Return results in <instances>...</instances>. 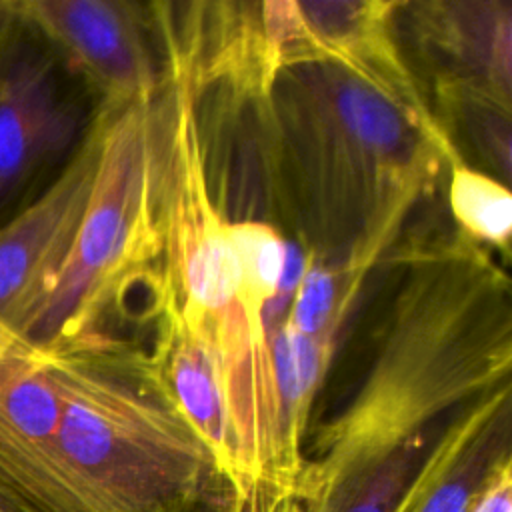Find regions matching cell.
Wrapping results in <instances>:
<instances>
[{
    "instance_id": "obj_1",
    "label": "cell",
    "mask_w": 512,
    "mask_h": 512,
    "mask_svg": "<svg viewBox=\"0 0 512 512\" xmlns=\"http://www.w3.org/2000/svg\"><path fill=\"white\" fill-rule=\"evenodd\" d=\"M276 214L304 252L360 280L462 156L432 118L322 60L280 68L264 100Z\"/></svg>"
},
{
    "instance_id": "obj_2",
    "label": "cell",
    "mask_w": 512,
    "mask_h": 512,
    "mask_svg": "<svg viewBox=\"0 0 512 512\" xmlns=\"http://www.w3.org/2000/svg\"><path fill=\"white\" fill-rule=\"evenodd\" d=\"M158 92L162 186L156 302L174 308L210 346L226 400L238 512H286L290 492L278 448V416L266 336L248 322L228 234V216L210 192L184 66L166 54Z\"/></svg>"
},
{
    "instance_id": "obj_3",
    "label": "cell",
    "mask_w": 512,
    "mask_h": 512,
    "mask_svg": "<svg viewBox=\"0 0 512 512\" xmlns=\"http://www.w3.org/2000/svg\"><path fill=\"white\" fill-rule=\"evenodd\" d=\"M390 252L398 290L362 382L330 422L408 438L510 384L512 290L488 248L458 230Z\"/></svg>"
},
{
    "instance_id": "obj_4",
    "label": "cell",
    "mask_w": 512,
    "mask_h": 512,
    "mask_svg": "<svg viewBox=\"0 0 512 512\" xmlns=\"http://www.w3.org/2000/svg\"><path fill=\"white\" fill-rule=\"evenodd\" d=\"M44 350L62 396L58 452L88 512H238L152 354L114 334Z\"/></svg>"
},
{
    "instance_id": "obj_5",
    "label": "cell",
    "mask_w": 512,
    "mask_h": 512,
    "mask_svg": "<svg viewBox=\"0 0 512 512\" xmlns=\"http://www.w3.org/2000/svg\"><path fill=\"white\" fill-rule=\"evenodd\" d=\"M96 112V176L70 256L26 334L38 348H62L110 334L108 320L118 316L126 292L138 280L154 278L162 250L158 94L122 108L96 104Z\"/></svg>"
},
{
    "instance_id": "obj_6",
    "label": "cell",
    "mask_w": 512,
    "mask_h": 512,
    "mask_svg": "<svg viewBox=\"0 0 512 512\" xmlns=\"http://www.w3.org/2000/svg\"><path fill=\"white\" fill-rule=\"evenodd\" d=\"M86 84L16 0L0 24V226L62 170L92 122Z\"/></svg>"
},
{
    "instance_id": "obj_7",
    "label": "cell",
    "mask_w": 512,
    "mask_h": 512,
    "mask_svg": "<svg viewBox=\"0 0 512 512\" xmlns=\"http://www.w3.org/2000/svg\"><path fill=\"white\" fill-rule=\"evenodd\" d=\"M100 152V116L56 178L0 226V320L26 338L76 240Z\"/></svg>"
},
{
    "instance_id": "obj_8",
    "label": "cell",
    "mask_w": 512,
    "mask_h": 512,
    "mask_svg": "<svg viewBox=\"0 0 512 512\" xmlns=\"http://www.w3.org/2000/svg\"><path fill=\"white\" fill-rule=\"evenodd\" d=\"M28 16L98 94V104L122 108L156 98L162 74L146 44L142 6L124 0H22Z\"/></svg>"
},
{
    "instance_id": "obj_9",
    "label": "cell",
    "mask_w": 512,
    "mask_h": 512,
    "mask_svg": "<svg viewBox=\"0 0 512 512\" xmlns=\"http://www.w3.org/2000/svg\"><path fill=\"white\" fill-rule=\"evenodd\" d=\"M398 20L432 86L464 84L512 104V2H400Z\"/></svg>"
},
{
    "instance_id": "obj_10",
    "label": "cell",
    "mask_w": 512,
    "mask_h": 512,
    "mask_svg": "<svg viewBox=\"0 0 512 512\" xmlns=\"http://www.w3.org/2000/svg\"><path fill=\"white\" fill-rule=\"evenodd\" d=\"M506 464H512L510 384L450 418L396 512H468L480 490Z\"/></svg>"
},
{
    "instance_id": "obj_11",
    "label": "cell",
    "mask_w": 512,
    "mask_h": 512,
    "mask_svg": "<svg viewBox=\"0 0 512 512\" xmlns=\"http://www.w3.org/2000/svg\"><path fill=\"white\" fill-rule=\"evenodd\" d=\"M296 4L314 62H334L414 114L436 120L400 48V32H396L400 2L320 0Z\"/></svg>"
},
{
    "instance_id": "obj_12",
    "label": "cell",
    "mask_w": 512,
    "mask_h": 512,
    "mask_svg": "<svg viewBox=\"0 0 512 512\" xmlns=\"http://www.w3.org/2000/svg\"><path fill=\"white\" fill-rule=\"evenodd\" d=\"M154 316L158 336L150 354L178 410L232 482L234 446L214 354L174 308L156 304Z\"/></svg>"
},
{
    "instance_id": "obj_13",
    "label": "cell",
    "mask_w": 512,
    "mask_h": 512,
    "mask_svg": "<svg viewBox=\"0 0 512 512\" xmlns=\"http://www.w3.org/2000/svg\"><path fill=\"white\" fill-rule=\"evenodd\" d=\"M432 90L438 110L434 118L454 150L456 144H464L474 160L484 166V174L508 186L512 172V104L464 84H434Z\"/></svg>"
},
{
    "instance_id": "obj_14",
    "label": "cell",
    "mask_w": 512,
    "mask_h": 512,
    "mask_svg": "<svg viewBox=\"0 0 512 512\" xmlns=\"http://www.w3.org/2000/svg\"><path fill=\"white\" fill-rule=\"evenodd\" d=\"M448 168V206L458 232L484 248L492 246L508 258L512 234L510 188L464 160Z\"/></svg>"
},
{
    "instance_id": "obj_15",
    "label": "cell",
    "mask_w": 512,
    "mask_h": 512,
    "mask_svg": "<svg viewBox=\"0 0 512 512\" xmlns=\"http://www.w3.org/2000/svg\"><path fill=\"white\" fill-rule=\"evenodd\" d=\"M236 256L240 296L254 332L264 336V312L274 300L286 268V236L262 220H228Z\"/></svg>"
},
{
    "instance_id": "obj_16",
    "label": "cell",
    "mask_w": 512,
    "mask_h": 512,
    "mask_svg": "<svg viewBox=\"0 0 512 512\" xmlns=\"http://www.w3.org/2000/svg\"><path fill=\"white\" fill-rule=\"evenodd\" d=\"M22 342H26L24 336H20L18 332H14L12 328H8L2 320H0V364L4 362L6 356H10Z\"/></svg>"
}]
</instances>
